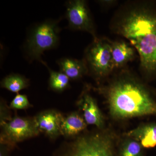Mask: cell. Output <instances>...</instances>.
<instances>
[{"label": "cell", "instance_id": "obj_1", "mask_svg": "<svg viewBox=\"0 0 156 156\" xmlns=\"http://www.w3.org/2000/svg\"><path fill=\"white\" fill-rule=\"evenodd\" d=\"M116 33L127 39L138 52L146 76L156 78V1L129 6L114 24Z\"/></svg>", "mask_w": 156, "mask_h": 156}, {"label": "cell", "instance_id": "obj_2", "mask_svg": "<svg viewBox=\"0 0 156 156\" xmlns=\"http://www.w3.org/2000/svg\"><path fill=\"white\" fill-rule=\"evenodd\" d=\"M98 90L105 96L113 119L156 116V101L151 93L129 74H120L107 86Z\"/></svg>", "mask_w": 156, "mask_h": 156}, {"label": "cell", "instance_id": "obj_3", "mask_svg": "<svg viewBox=\"0 0 156 156\" xmlns=\"http://www.w3.org/2000/svg\"><path fill=\"white\" fill-rule=\"evenodd\" d=\"M58 23L57 20H48L31 29L23 46L30 61L37 60L41 62V56L44 52L57 47L60 30Z\"/></svg>", "mask_w": 156, "mask_h": 156}, {"label": "cell", "instance_id": "obj_4", "mask_svg": "<svg viewBox=\"0 0 156 156\" xmlns=\"http://www.w3.org/2000/svg\"><path fill=\"white\" fill-rule=\"evenodd\" d=\"M113 140L106 133L78 137L62 151L60 156H115Z\"/></svg>", "mask_w": 156, "mask_h": 156}, {"label": "cell", "instance_id": "obj_5", "mask_svg": "<svg viewBox=\"0 0 156 156\" xmlns=\"http://www.w3.org/2000/svg\"><path fill=\"white\" fill-rule=\"evenodd\" d=\"M88 70L95 77L101 78L113 71L110 42L98 38L94 39L85 51Z\"/></svg>", "mask_w": 156, "mask_h": 156}, {"label": "cell", "instance_id": "obj_6", "mask_svg": "<svg viewBox=\"0 0 156 156\" xmlns=\"http://www.w3.org/2000/svg\"><path fill=\"white\" fill-rule=\"evenodd\" d=\"M1 125L2 144L14 145L20 141L36 136L40 133L34 118L15 116L9 121L1 123Z\"/></svg>", "mask_w": 156, "mask_h": 156}, {"label": "cell", "instance_id": "obj_7", "mask_svg": "<svg viewBox=\"0 0 156 156\" xmlns=\"http://www.w3.org/2000/svg\"><path fill=\"white\" fill-rule=\"evenodd\" d=\"M66 16L69 27L75 30L83 31L97 38L94 22L86 1L71 0L66 3Z\"/></svg>", "mask_w": 156, "mask_h": 156}, {"label": "cell", "instance_id": "obj_8", "mask_svg": "<svg viewBox=\"0 0 156 156\" xmlns=\"http://www.w3.org/2000/svg\"><path fill=\"white\" fill-rule=\"evenodd\" d=\"M63 117L58 112L49 110L41 113L34 119L39 132L54 138L61 134L60 126Z\"/></svg>", "mask_w": 156, "mask_h": 156}, {"label": "cell", "instance_id": "obj_9", "mask_svg": "<svg viewBox=\"0 0 156 156\" xmlns=\"http://www.w3.org/2000/svg\"><path fill=\"white\" fill-rule=\"evenodd\" d=\"M79 104L83 112L84 119L87 124L95 126L100 129L103 128L105 123L103 115L92 95L84 92Z\"/></svg>", "mask_w": 156, "mask_h": 156}, {"label": "cell", "instance_id": "obj_10", "mask_svg": "<svg viewBox=\"0 0 156 156\" xmlns=\"http://www.w3.org/2000/svg\"><path fill=\"white\" fill-rule=\"evenodd\" d=\"M125 135L139 142L144 148H152L156 146V123L142 124L126 132Z\"/></svg>", "mask_w": 156, "mask_h": 156}, {"label": "cell", "instance_id": "obj_11", "mask_svg": "<svg viewBox=\"0 0 156 156\" xmlns=\"http://www.w3.org/2000/svg\"><path fill=\"white\" fill-rule=\"evenodd\" d=\"M114 69L121 68L135 57V49L124 41L110 42Z\"/></svg>", "mask_w": 156, "mask_h": 156}, {"label": "cell", "instance_id": "obj_12", "mask_svg": "<svg viewBox=\"0 0 156 156\" xmlns=\"http://www.w3.org/2000/svg\"><path fill=\"white\" fill-rule=\"evenodd\" d=\"M57 63L60 72L68 77L70 80H79L89 72L84 60L64 57L57 60Z\"/></svg>", "mask_w": 156, "mask_h": 156}, {"label": "cell", "instance_id": "obj_13", "mask_svg": "<svg viewBox=\"0 0 156 156\" xmlns=\"http://www.w3.org/2000/svg\"><path fill=\"white\" fill-rule=\"evenodd\" d=\"M87 123L84 118L74 112L63 117L60 126V133L66 137L76 136L86 129Z\"/></svg>", "mask_w": 156, "mask_h": 156}, {"label": "cell", "instance_id": "obj_14", "mask_svg": "<svg viewBox=\"0 0 156 156\" xmlns=\"http://www.w3.org/2000/svg\"><path fill=\"white\" fill-rule=\"evenodd\" d=\"M29 85L28 79L17 74H11L7 76L1 82V87L14 93H18Z\"/></svg>", "mask_w": 156, "mask_h": 156}, {"label": "cell", "instance_id": "obj_15", "mask_svg": "<svg viewBox=\"0 0 156 156\" xmlns=\"http://www.w3.org/2000/svg\"><path fill=\"white\" fill-rule=\"evenodd\" d=\"M41 62L48 68L50 73L49 86L50 89L58 92L67 89L69 85L70 79L68 77L60 71L56 72L51 69L44 61Z\"/></svg>", "mask_w": 156, "mask_h": 156}, {"label": "cell", "instance_id": "obj_16", "mask_svg": "<svg viewBox=\"0 0 156 156\" xmlns=\"http://www.w3.org/2000/svg\"><path fill=\"white\" fill-rule=\"evenodd\" d=\"M143 148L139 142L128 138L120 147L119 156H143Z\"/></svg>", "mask_w": 156, "mask_h": 156}, {"label": "cell", "instance_id": "obj_17", "mask_svg": "<svg viewBox=\"0 0 156 156\" xmlns=\"http://www.w3.org/2000/svg\"><path fill=\"white\" fill-rule=\"evenodd\" d=\"M31 106L27 96L26 95L18 94L11 101L10 107L14 109H25Z\"/></svg>", "mask_w": 156, "mask_h": 156}, {"label": "cell", "instance_id": "obj_18", "mask_svg": "<svg viewBox=\"0 0 156 156\" xmlns=\"http://www.w3.org/2000/svg\"><path fill=\"white\" fill-rule=\"evenodd\" d=\"M98 2L99 4L104 7H110L114 5L115 3H116L117 1H113V0H108V1H98Z\"/></svg>", "mask_w": 156, "mask_h": 156}, {"label": "cell", "instance_id": "obj_19", "mask_svg": "<svg viewBox=\"0 0 156 156\" xmlns=\"http://www.w3.org/2000/svg\"><path fill=\"white\" fill-rule=\"evenodd\" d=\"M3 146L1 148V153H0V156H9L8 154V152L5 148H4Z\"/></svg>", "mask_w": 156, "mask_h": 156}]
</instances>
